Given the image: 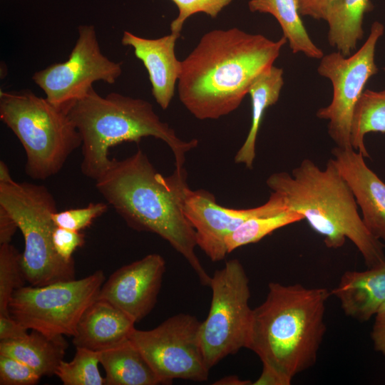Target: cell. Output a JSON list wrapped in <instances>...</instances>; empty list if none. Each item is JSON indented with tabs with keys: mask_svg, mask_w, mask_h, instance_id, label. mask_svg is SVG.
<instances>
[{
	"mask_svg": "<svg viewBox=\"0 0 385 385\" xmlns=\"http://www.w3.org/2000/svg\"><path fill=\"white\" fill-rule=\"evenodd\" d=\"M17 229L14 219L5 208L0 206V245L10 243Z\"/></svg>",
	"mask_w": 385,
	"mask_h": 385,
	"instance_id": "35",
	"label": "cell"
},
{
	"mask_svg": "<svg viewBox=\"0 0 385 385\" xmlns=\"http://www.w3.org/2000/svg\"><path fill=\"white\" fill-rule=\"evenodd\" d=\"M292 380L279 374L268 365L262 364V371L254 385H289Z\"/></svg>",
	"mask_w": 385,
	"mask_h": 385,
	"instance_id": "36",
	"label": "cell"
},
{
	"mask_svg": "<svg viewBox=\"0 0 385 385\" xmlns=\"http://www.w3.org/2000/svg\"><path fill=\"white\" fill-rule=\"evenodd\" d=\"M21 253L11 245H0V315H9V304L16 290L24 286Z\"/></svg>",
	"mask_w": 385,
	"mask_h": 385,
	"instance_id": "27",
	"label": "cell"
},
{
	"mask_svg": "<svg viewBox=\"0 0 385 385\" xmlns=\"http://www.w3.org/2000/svg\"><path fill=\"white\" fill-rule=\"evenodd\" d=\"M135 324L112 304L96 299L81 317L73 344L76 347L99 351L129 338L135 329Z\"/></svg>",
	"mask_w": 385,
	"mask_h": 385,
	"instance_id": "17",
	"label": "cell"
},
{
	"mask_svg": "<svg viewBox=\"0 0 385 385\" xmlns=\"http://www.w3.org/2000/svg\"><path fill=\"white\" fill-rule=\"evenodd\" d=\"M28 329L9 315H0V340H14L28 335Z\"/></svg>",
	"mask_w": 385,
	"mask_h": 385,
	"instance_id": "34",
	"label": "cell"
},
{
	"mask_svg": "<svg viewBox=\"0 0 385 385\" xmlns=\"http://www.w3.org/2000/svg\"><path fill=\"white\" fill-rule=\"evenodd\" d=\"M78 33L66 61L51 64L32 76L46 98L66 112L93 88L94 82L113 84L123 71L122 63L111 61L101 51L94 26L81 25Z\"/></svg>",
	"mask_w": 385,
	"mask_h": 385,
	"instance_id": "12",
	"label": "cell"
},
{
	"mask_svg": "<svg viewBox=\"0 0 385 385\" xmlns=\"http://www.w3.org/2000/svg\"><path fill=\"white\" fill-rule=\"evenodd\" d=\"M67 347L63 336H48L31 330L24 338L0 341V354L27 364L42 377L55 375Z\"/></svg>",
	"mask_w": 385,
	"mask_h": 385,
	"instance_id": "20",
	"label": "cell"
},
{
	"mask_svg": "<svg viewBox=\"0 0 385 385\" xmlns=\"http://www.w3.org/2000/svg\"><path fill=\"white\" fill-rule=\"evenodd\" d=\"M0 119L26 154L25 173L34 180L57 174L82 140L68 113L30 90L0 91Z\"/></svg>",
	"mask_w": 385,
	"mask_h": 385,
	"instance_id": "6",
	"label": "cell"
},
{
	"mask_svg": "<svg viewBox=\"0 0 385 385\" xmlns=\"http://www.w3.org/2000/svg\"><path fill=\"white\" fill-rule=\"evenodd\" d=\"M333 160L349 185L361 211V218L371 234L385 242V183L353 148L335 147Z\"/></svg>",
	"mask_w": 385,
	"mask_h": 385,
	"instance_id": "15",
	"label": "cell"
},
{
	"mask_svg": "<svg viewBox=\"0 0 385 385\" xmlns=\"http://www.w3.org/2000/svg\"><path fill=\"white\" fill-rule=\"evenodd\" d=\"M106 385L163 384L143 354L128 338L98 351Z\"/></svg>",
	"mask_w": 385,
	"mask_h": 385,
	"instance_id": "19",
	"label": "cell"
},
{
	"mask_svg": "<svg viewBox=\"0 0 385 385\" xmlns=\"http://www.w3.org/2000/svg\"><path fill=\"white\" fill-rule=\"evenodd\" d=\"M331 294L346 316L368 321L385 301V263L365 271L345 272Z\"/></svg>",
	"mask_w": 385,
	"mask_h": 385,
	"instance_id": "18",
	"label": "cell"
},
{
	"mask_svg": "<svg viewBox=\"0 0 385 385\" xmlns=\"http://www.w3.org/2000/svg\"><path fill=\"white\" fill-rule=\"evenodd\" d=\"M372 132L385 133V89L381 91L365 89L354 109L351 143L352 148L364 158L370 157L364 138Z\"/></svg>",
	"mask_w": 385,
	"mask_h": 385,
	"instance_id": "24",
	"label": "cell"
},
{
	"mask_svg": "<svg viewBox=\"0 0 385 385\" xmlns=\"http://www.w3.org/2000/svg\"><path fill=\"white\" fill-rule=\"evenodd\" d=\"M159 254L148 255L116 270L103 284L97 299L112 304L135 323L154 308L165 272Z\"/></svg>",
	"mask_w": 385,
	"mask_h": 385,
	"instance_id": "14",
	"label": "cell"
},
{
	"mask_svg": "<svg viewBox=\"0 0 385 385\" xmlns=\"http://www.w3.org/2000/svg\"><path fill=\"white\" fill-rule=\"evenodd\" d=\"M252 12L269 14L279 23L293 53L321 59L324 55L311 39L299 12L297 0H250Z\"/></svg>",
	"mask_w": 385,
	"mask_h": 385,
	"instance_id": "22",
	"label": "cell"
},
{
	"mask_svg": "<svg viewBox=\"0 0 385 385\" xmlns=\"http://www.w3.org/2000/svg\"><path fill=\"white\" fill-rule=\"evenodd\" d=\"M339 0H297L299 12L302 16H309L316 20H324Z\"/></svg>",
	"mask_w": 385,
	"mask_h": 385,
	"instance_id": "32",
	"label": "cell"
},
{
	"mask_svg": "<svg viewBox=\"0 0 385 385\" xmlns=\"http://www.w3.org/2000/svg\"><path fill=\"white\" fill-rule=\"evenodd\" d=\"M200 326L195 316L179 313L154 329H135L129 338L163 384L176 379L202 382L207 380L210 369L201 347Z\"/></svg>",
	"mask_w": 385,
	"mask_h": 385,
	"instance_id": "11",
	"label": "cell"
},
{
	"mask_svg": "<svg viewBox=\"0 0 385 385\" xmlns=\"http://www.w3.org/2000/svg\"><path fill=\"white\" fill-rule=\"evenodd\" d=\"M98 351L83 347H76L71 361L63 360L55 376L64 385H106V380L99 371Z\"/></svg>",
	"mask_w": 385,
	"mask_h": 385,
	"instance_id": "26",
	"label": "cell"
},
{
	"mask_svg": "<svg viewBox=\"0 0 385 385\" xmlns=\"http://www.w3.org/2000/svg\"><path fill=\"white\" fill-rule=\"evenodd\" d=\"M187 178L184 167L175 168L170 175H161L138 149L123 160L113 158L95 185L130 227L166 240L186 260L200 283L209 286L211 276L195 252V231L183 211V195L189 187Z\"/></svg>",
	"mask_w": 385,
	"mask_h": 385,
	"instance_id": "2",
	"label": "cell"
},
{
	"mask_svg": "<svg viewBox=\"0 0 385 385\" xmlns=\"http://www.w3.org/2000/svg\"><path fill=\"white\" fill-rule=\"evenodd\" d=\"M330 294L323 287L270 282L265 301L252 310L247 349L292 380L317 361Z\"/></svg>",
	"mask_w": 385,
	"mask_h": 385,
	"instance_id": "3",
	"label": "cell"
},
{
	"mask_svg": "<svg viewBox=\"0 0 385 385\" xmlns=\"http://www.w3.org/2000/svg\"><path fill=\"white\" fill-rule=\"evenodd\" d=\"M0 206L16 221L24 240L21 265L26 281L43 286L75 279L74 261L56 252L52 215L57 211L53 195L44 185L26 182L0 183Z\"/></svg>",
	"mask_w": 385,
	"mask_h": 385,
	"instance_id": "7",
	"label": "cell"
},
{
	"mask_svg": "<svg viewBox=\"0 0 385 385\" xmlns=\"http://www.w3.org/2000/svg\"><path fill=\"white\" fill-rule=\"evenodd\" d=\"M180 36L171 33L158 38H145L125 31L121 43L133 48L135 56L143 62L151 84V91L160 107L167 109L175 94L181 71L182 61L175 52Z\"/></svg>",
	"mask_w": 385,
	"mask_h": 385,
	"instance_id": "16",
	"label": "cell"
},
{
	"mask_svg": "<svg viewBox=\"0 0 385 385\" xmlns=\"http://www.w3.org/2000/svg\"><path fill=\"white\" fill-rule=\"evenodd\" d=\"M108 203L91 202L86 207L68 209L52 215L53 220L58 227L81 232L88 227L93 221L105 213Z\"/></svg>",
	"mask_w": 385,
	"mask_h": 385,
	"instance_id": "28",
	"label": "cell"
},
{
	"mask_svg": "<svg viewBox=\"0 0 385 385\" xmlns=\"http://www.w3.org/2000/svg\"><path fill=\"white\" fill-rule=\"evenodd\" d=\"M371 338L374 350L385 356V301L374 315Z\"/></svg>",
	"mask_w": 385,
	"mask_h": 385,
	"instance_id": "33",
	"label": "cell"
},
{
	"mask_svg": "<svg viewBox=\"0 0 385 385\" xmlns=\"http://www.w3.org/2000/svg\"><path fill=\"white\" fill-rule=\"evenodd\" d=\"M287 43L234 27L205 33L182 61L178 93L197 119L214 120L235 111L253 82L274 65Z\"/></svg>",
	"mask_w": 385,
	"mask_h": 385,
	"instance_id": "1",
	"label": "cell"
},
{
	"mask_svg": "<svg viewBox=\"0 0 385 385\" xmlns=\"http://www.w3.org/2000/svg\"><path fill=\"white\" fill-rule=\"evenodd\" d=\"M384 31V25L374 21L364 43L355 53L345 56L336 51L320 59L318 73L331 81L333 96L327 106L317 111V116L328 120V133L339 148H352L351 129L354 109L368 81L378 72L375 51Z\"/></svg>",
	"mask_w": 385,
	"mask_h": 385,
	"instance_id": "10",
	"label": "cell"
},
{
	"mask_svg": "<svg viewBox=\"0 0 385 385\" xmlns=\"http://www.w3.org/2000/svg\"><path fill=\"white\" fill-rule=\"evenodd\" d=\"M304 217L292 210H286L271 216L250 218L230 233L225 240L227 252L261 240L274 230L299 222Z\"/></svg>",
	"mask_w": 385,
	"mask_h": 385,
	"instance_id": "25",
	"label": "cell"
},
{
	"mask_svg": "<svg viewBox=\"0 0 385 385\" xmlns=\"http://www.w3.org/2000/svg\"><path fill=\"white\" fill-rule=\"evenodd\" d=\"M67 113L82 140L81 170L95 181L112 163L109 149L121 143L148 136L160 139L172 150L175 168L183 167L186 154L198 144L197 139H180L148 101L118 93L103 97L93 87Z\"/></svg>",
	"mask_w": 385,
	"mask_h": 385,
	"instance_id": "5",
	"label": "cell"
},
{
	"mask_svg": "<svg viewBox=\"0 0 385 385\" xmlns=\"http://www.w3.org/2000/svg\"><path fill=\"white\" fill-rule=\"evenodd\" d=\"M384 71H385V67H384Z\"/></svg>",
	"mask_w": 385,
	"mask_h": 385,
	"instance_id": "39",
	"label": "cell"
},
{
	"mask_svg": "<svg viewBox=\"0 0 385 385\" xmlns=\"http://www.w3.org/2000/svg\"><path fill=\"white\" fill-rule=\"evenodd\" d=\"M212 299L207 318L201 322L200 344L210 369L225 357L247 348L252 309L245 270L237 259L227 261L211 276Z\"/></svg>",
	"mask_w": 385,
	"mask_h": 385,
	"instance_id": "8",
	"label": "cell"
},
{
	"mask_svg": "<svg viewBox=\"0 0 385 385\" xmlns=\"http://www.w3.org/2000/svg\"><path fill=\"white\" fill-rule=\"evenodd\" d=\"M52 238L56 253L67 262L74 261L73 252L85 242L84 235L81 232L58 226L53 230Z\"/></svg>",
	"mask_w": 385,
	"mask_h": 385,
	"instance_id": "31",
	"label": "cell"
},
{
	"mask_svg": "<svg viewBox=\"0 0 385 385\" xmlns=\"http://www.w3.org/2000/svg\"><path fill=\"white\" fill-rule=\"evenodd\" d=\"M14 180L12 179L9 169L7 165L3 160L0 161V183H12Z\"/></svg>",
	"mask_w": 385,
	"mask_h": 385,
	"instance_id": "38",
	"label": "cell"
},
{
	"mask_svg": "<svg viewBox=\"0 0 385 385\" xmlns=\"http://www.w3.org/2000/svg\"><path fill=\"white\" fill-rule=\"evenodd\" d=\"M106 281L98 270L79 279L43 286H24L9 304L10 315L28 329L48 336H71Z\"/></svg>",
	"mask_w": 385,
	"mask_h": 385,
	"instance_id": "9",
	"label": "cell"
},
{
	"mask_svg": "<svg viewBox=\"0 0 385 385\" xmlns=\"http://www.w3.org/2000/svg\"><path fill=\"white\" fill-rule=\"evenodd\" d=\"M372 9L371 0H339L325 21L329 45L345 56L352 54L363 38L364 15Z\"/></svg>",
	"mask_w": 385,
	"mask_h": 385,
	"instance_id": "23",
	"label": "cell"
},
{
	"mask_svg": "<svg viewBox=\"0 0 385 385\" xmlns=\"http://www.w3.org/2000/svg\"><path fill=\"white\" fill-rule=\"evenodd\" d=\"M283 70L271 66L260 74L251 86L249 93L252 102V122L247 136L235 156V162L252 169L256 155L258 131L266 110L275 104L284 86Z\"/></svg>",
	"mask_w": 385,
	"mask_h": 385,
	"instance_id": "21",
	"label": "cell"
},
{
	"mask_svg": "<svg viewBox=\"0 0 385 385\" xmlns=\"http://www.w3.org/2000/svg\"><path fill=\"white\" fill-rule=\"evenodd\" d=\"M252 381L240 379L237 376H225L213 383L215 385H248L252 384Z\"/></svg>",
	"mask_w": 385,
	"mask_h": 385,
	"instance_id": "37",
	"label": "cell"
},
{
	"mask_svg": "<svg viewBox=\"0 0 385 385\" xmlns=\"http://www.w3.org/2000/svg\"><path fill=\"white\" fill-rule=\"evenodd\" d=\"M266 183L283 197L288 210L300 214L324 237L327 247L339 248L347 238L368 268L385 263L382 243L364 225L352 191L332 158L325 169L304 159L291 174L273 173Z\"/></svg>",
	"mask_w": 385,
	"mask_h": 385,
	"instance_id": "4",
	"label": "cell"
},
{
	"mask_svg": "<svg viewBox=\"0 0 385 385\" xmlns=\"http://www.w3.org/2000/svg\"><path fill=\"white\" fill-rule=\"evenodd\" d=\"M183 211L195 231L198 246L212 262L224 260L228 254L225 240L246 220L271 216L288 210L283 197L272 192L263 205L249 209L224 207L213 194L188 187L183 198Z\"/></svg>",
	"mask_w": 385,
	"mask_h": 385,
	"instance_id": "13",
	"label": "cell"
},
{
	"mask_svg": "<svg viewBox=\"0 0 385 385\" xmlns=\"http://www.w3.org/2000/svg\"><path fill=\"white\" fill-rule=\"evenodd\" d=\"M41 376L27 364L11 356L0 354L1 385H34Z\"/></svg>",
	"mask_w": 385,
	"mask_h": 385,
	"instance_id": "30",
	"label": "cell"
},
{
	"mask_svg": "<svg viewBox=\"0 0 385 385\" xmlns=\"http://www.w3.org/2000/svg\"><path fill=\"white\" fill-rule=\"evenodd\" d=\"M178 9V16L170 24L171 33L180 35L185 21L197 13L215 18L232 0H171Z\"/></svg>",
	"mask_w": 385,
	"mask_h": 385,
	"instance_id": "29",
	"label": "cell"
}]
</instances>
